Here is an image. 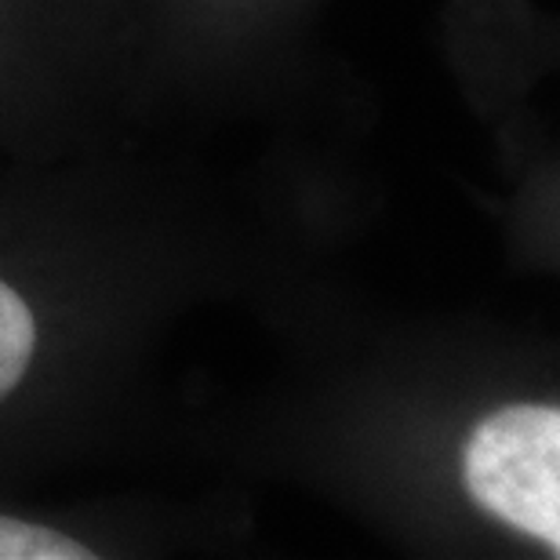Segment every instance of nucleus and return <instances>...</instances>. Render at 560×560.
<instances>
[{
    "label": "nucleus",
    "instance_id": "nucleus-3",
    "mask_svg": "<svg viewBox=\"0 0 560 560\" xmlns=\"http://www.w3.org/2000/svg\"><path fill=\"white\" fill-rule=\"evenodd\" d=\"M95 553L70 535L0 513V560H92Z\"/></svg>",
    "mask_w": 560,
    "mask_h": 560
},
{
    "label": "nucleus",
    "instance_id": "nucleus-2",
    "mask_svg": "<svg viewBox=\"0 0 560 560\" xmlns=\"http://www.w3.org/2000/svg\"><path fill=\"white\" fill-rule=\"evenodd\" d=\"M37 353V320L26 299L0 280V400L26 378Z\"/></svg>",
    "mask_w": 560,
    "mask_h": 560
},
{
    "label": "nucleus",
    "instance_id": "nucleus-1",
    "mask_svg": "<svg viewBox=\"0 0 560 560\" xmlns=\"http://www.w3.org/2000/svg\"><path fill=\"white\" fill-rule=\"evenodd\" d=\"M463 485L485 513L560 553V408L506 405L480 419Z\"/></svg>",
    "mask_w": 560,
    "mask_h": 560
}]
</instances>
